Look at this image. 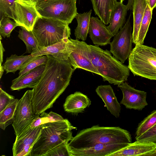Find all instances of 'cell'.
<instances>
[{
  "label": "cell",
  "mask_w": 156,
  "mask_h": 156,
  "mask_svg": "<svg viewBox=\"0 0 156 156\" xmlns=\"http://www.w3.org/2000/svg\"><path fill=\"white\" fill-rule=\"evenodd\" d=\"M47 55L48 60L41 78L32 89V108L37 116L52 107L69 85L76 69L69 59L62 60L50 55Z\"/></svg>",
  "instance_id": "obj_1"
},
{
  "label": "cell",
  "mask_w": 156,
  "mask_h": 156,
  "mask_svg": "<svg viewBox=\"0 0 156 156\" xmlns=\"http://www.w3.org/2000/svg\"><path fill=\"white\" fill-rule=\"evenodd\" d=\"M131 136L127 130L119 127L100 126L98 125L80 131L68 144L69 150L95 144H129Z\"/></svg>",
  "instance_id": "obj_2"
},
{
  "label": "cell",
  "mask_w": 156,
  "mask_h": 156,
  "mask_svg": "<svg viewBox=\"0 0 156 156\" xmlns=\"http://www.w3.org/2000/svg\"><path fill=\"white\" fill-rule=\"evenodd\" d=\"M89 46L90 58L103 81L119 85L127 80L130 70L128 66L112 56L110 51L97 45Z\"/></svg>",
  "instance_id": "obj_3"
},
{
  "label": "cell",
  "mask_w": 156,
  "mask_h": 156,
  "mask_svg": "<svg viewBox=\"0 0 156 156\" xmlns=\"http://www.w3.org/2000/svg\"><path fill=\"white\" fill-rule=\"evenodd\" d=\"M41 131L32 148L31 156H44L48 152L64 142H69L73 137V126L67 119L49 122L41 125Z\"/></svg>",
  "instance_id": "obj_4"
},
{
  "label": "cell",
  "mask_w": 156,
  "mask_h": 156,
  "mask_svg": "<svg viewBox=\"0 0 156 156\" xmlns=\"http://www.w3.org/2000/svg\"><path fill=\"white\" fill-rule=\"evenodd\" d=\"M69 25L51 18L41 16L39 17L32 31L37 41L40 49L70 37L71 29Z\"/></svg>",
  "instance_id": "obj_5"
},
{
  "label": "cell",
  "mask_w": 156,
  "mask_h": 156,
  "mask_svg": "<svg viewBox=\"0 0 156 156\" xmlns=\"http://www.w3.org/2000/svg\"><path fill=\"white\" fill-rule=\"evenodd\" d=\"M135 45L128 58L129 70L134 76L156 80V48Z\"/></svg>",
  "instance_id": "obj_6"
},
{
  "label": "cell",
  "mask_w": 156,
  "mask_h": 156,
  "mask_svg": "<svg viewBox=\"0 0 156 156\" xmlns=\"http://www.w3.org/2000/svg\"><path fill=\"white\" fill-rule=\"evenodd\" d=\"M77 0H47L36 6L41 16L56 19L69 24L78 14Z\"/></svg>",
  "instance_id": "obj_7"
},
{
  "label": "cell",
  "mask_w": 156,
  "mask_h": 156,
  "mask_svg": "<svg viewBox=\"0 0 156 156\" xmlns=\"http://www.w3.org/2000/svg\"><path fill=\"white\" fill-rule=\"evenodd\" d=\"M33 90L27 91L19 100L13 122L12 124L16 137L25 131L37 117L33 112L31 100Z\"/></svg>",
  "instance_id": "obj_8"
},
{
  "label": "cell",
  "mask_w": 156,
  "mask_h": 156,
  "mask_svg": "<svg viewBox=\"0 0 156 156\" xmlns=\"http://www.w3.org/2000/svg\"><path fill=\"white\" fill-rule=\"evenodd\" d=\"M131 15L123 27L110 42V51L117 59L124 63L132 51V34L130 22Z\"/></svg>",
  "instance_id": "obj_9"
},
{
  "label": "cell",
  "mask_w": 156,
  "mask_h": 156,
  "mask_svg": "<svg viewBox=\"0 0 156 156\" xmlns=\"http://www.w3.org/2000/svg\"><path fill=\"white\" fill-rule=\"evenodd\" d=\"M69 39L73 44V51L69 57L73 67L75 69H82L99 75L90 58L89 44L84 41Z\"/></svg>",
  "instance_id": "obj_10"
},
{
  "label": "cell",
  "mask_w": 156,
  "mask_h": 156,
  "mask_svg": "<svg viewBox=\"0 0 156 156\" xmlns=\"http://www.w3.org/2000/svg\"><path fill=\"white\" fill-rule=\"evenodd\" d=\"M41 131V125L32 128L29 126L21 135L16 137L12 147L13 155L31 156L32 148Z\"/></svg>",
  "instance_id": "obj_11"
},
{
  "label": "cell",
  "mask_w": 156,
  "mask_h": 156,
  "mask_svg": "<svg viewBox=\"0 0 156 156\" xmlns=\"http://www.w3.org/2000/svg\"><path fill=\"white\" fill-rule=\"evenodd\" d=\"M118 87L121 89L123 94L120 103L126 108L141 111L148 105L146 92L136 89L126 82Z\"/></svg>",
  "instance_id": "obj_12"
},
{
  "label": "cell",
  "mask_w": 156,
  "mask_h": 156,
  "mask_svg": "<svg viewBox=\"0 0 156 156\" xmlns=\"http://www.w3.org/2000/svg\"><path fill=\"white\" fill-rule=\"evenodd\" d=\"M15 20L14 21L20 27L32 31L37 19L41 16L36 6L29 5L19 1L15 2Z\"/></svg>",
  "instance_id": "obj_13"
},
{
  "label": "cell",
  "mask_w": 156,
  "mask_h": 156,
  "mask_svg": "<svg viewBox=\"0 0 156 156\" xmlns=\"http://www.w3.org/2000/svg\"><path fill=\"white\" fill-rule=\"evenodd\" d=\"M129 144H95L70 149L69 151L72 156H109Z\"/></svg>",
  "instance_id": "obj_14"
},
{
  "label": "cell",
  "mask_w": 156,
  "mask_h": 156,
  "mask_svg": "<svg viewBox=\"0 0 156 156\" xmlns=\"http://www.w3.org/2000/svg\"><path fill=\"white\" fill-rule=\"evenodd\" d=\"M88 34L93 43L98 46L110 44L113 37L100 19L93 16L90 19Z\"/></svg>",
  "instance_id": "obj_15"
},
{
  "label": "cell",
  "mask_w": 156,
  "mask_h": 156,
  "mask_svg": "<svg viewBox=\"0 0 156 156\" xmlns=\"http://www.w3.org/2000/svg\"><path fill=\"white\" fill-rule=\"evenodd\" d=\"M156 156V144L136 140L109 156Z\"/></svg>",
  "instance_id": "obj_16"
},
{
  "label": "cell",
  "mask_w": 156,
  "mask_h": 156,
  "mask_svg": "<svg viewBox=\"0 0 156 156\" xmlns=\"http://www.w3.org/2000/svg\"><path fill=\"white\" fill-rule=\"evenodd\" d=\"M73 45L69 39L65 38L58 43L41 48L31 55L33 56L50 55L58 59L67 60L73 51Z\"/></svg>",
  "instance_id": "obj_17"
},
{
  "label": "cell",
  "mask_w": 156,
  "mask_h": 156,
  "mask_svg": "<svg viewBox=\"0 0 156 156\" xmlns=\"http://www.w3.org/2000/svg\"><path fill=\"white\" fill-rule=\"evenodd\" d=\"M46 64L40 65L22 76L12 81L11 87L12 90H20L26 88H33L39 83L44 70Z\"/></svg>",
  "instance_id": "obj_18"
},
{
  "label": "cell",
  "mask_w": 156,
  "mask_h": 156,
  "mask_svg": "<svg viewBox=\"0 0 156 156\" xmlns=\"http://www.w3.org/2000/svg\"><path fill=\"white\" fill-rule=\"evenodd\" d=\"M95 91L104 103L108 110L116 118H118L121 112V105L110 85L98 86Z\"/></svg>",
  "instance_id": "obj_19"
},
{
  "label": "cell",
  "mask_w": 156,
  "mask_h": 156,
  "mask_svg": "<svg viewBox=\"0 0 156 156\" xmlns=\"http://www.w3.org/2000/svg\"><path fill=\"white\" fill-rule=\"evenodd\" d=\"M91 104L90 99L85 95L76 91L67 97L63 104L65 111L77 115L83 112Z\"/></svg>",
  "instance_id": "obj_20"
},
{
  "label": "cell",
  "mask_w": 156,
  "mask_h": 156,
  "mask_svg": "<svg viewBox=\"0 0 156 156\" xmlns=\"http://www.w3.org/2000/svg\"><path fill=\"white\" fill-rule=\"evenodd\" d=\"M126 5L118 2L111 15L109 25L107 27L114 37L124 26L128 10Z\"/></svg>",
  "instance_id": "obj_21"
},
{
  "label": "cell",
  "mask_w": 156,
  "mask_h": 156,
  "mask_svg": "<svg viewBox=\"0 0 156 156\" xmlns=\"http://www.w3.org/2000/svg\"><path fill=\"white\" fill-rule=\"evenodd\" d=\"M95 15L106 25L109 23L111 14L117 0H90Z\"/></svg>",
  "instance_id": "obj_22"
},
{
  "label": "cell",
  "mask_w": 156,
  "mask_h": 156,
  "mask_svg": "<svg viewBox=\"0 0 156 156\" xmlns=\"http://www.w3.org/2000/svg\"><path fill=\"white\" fill-rule=\"evenodd\" d=\"M148 4L147 0H133L132 5L133 18V42L136 44L139 32L145 10Z\"/></svg>",
  "instance_id": "obj_23"
},
{
  "label": "cell",
  "mask_w": 156,
  "mask_h": 156,
  "mask_svg": "<svg viewBox=\"0 0 156 156\" xmlns=\"http://www.w3.org/2000/svg\"><path fill=\"white\" fill-rule=\"evenodd\" d=\"M35 56L31 54L28 55L18 56L16 54L12 55L7 57L4 64L3 67L6 72L14 73L17 70L26 65Z\"/></svg>",
  "instance_id": "obj_24"
},
{
  "label": "cell",
  "mask_w": 156,
  "mask_h": 156,
  "mask_svg": "<svg viewBox=\"0 0 156 156\" xmlns=\"http://www.w3.org/2000/svg\"><path fill=\"white\" fill-rule=\"evenodd\" d=\"M92 10L83 13H78L75 17L77 26L75 30L74 35L76 39L85 41L88 32L90 19Z\"/></svg>",
  "instance_id": "obj_25"
},
{
  "label": "cell",
  "mask_w": 156,
  "mask_h": 156,
  "mask_svg": "<svg viewBox=\"0 0 156 156\" xmlns=\"http://www.w3.org/2000/svg\"><path fill=\"white\" fill-rule=\"evenodd\" d=\"M20 27L21 30L19 32L18 37L26 45V52L31 54L37 51L40 48L32 31L28 30L23 27Z\"/></svg>",
  "instance_id": "obj_26"
},
{
  "label": "cell",
  "mask_w": 156,
  "mask_h": 156,
  "mask_svg": "<svg viewBox=\"0 0 156 156\" xmlns=\"http://www.w3.org/2000/svg\"><path fill=\"white\" fill-rule=\"evenodd\" d=\"M19 100L15 99L4 110L0 112V127L5 130L9 125L12 124Z\"/></svg>",
  "instance_id": "obj_27"
},
{
  "label": "cell",
  "mask_w": 156,
  "mask_h": 156,
  "mask_svg": "<svg viewBox=\"0 0 156 156\" xmlns=\"http://www.w3.org/2000/svg\"><path fill=\"white\" fill-rule=\"evenodd\" d=\"M152 10L147 5L142 20L136 44H143L152 19Z\"/></svg>",
  "instance_id": "obj_28"
},
{
  "label": "cell",
  "mask_w": 156,
  "mask_h": 156,
  "mask_svg": "<svg viewBox=\"0 0 156 156\" xmlns=\"http://www.w3.org/2000/svg\"><path fill=\"white\" fill-rule=\"evenodd\" d=\"M17 0H0V20L5 17L15 20V2Z\"/></svg>",
  "instance_id": "obj_29"
},
{
  "label": "cell",
  "mask_w": 156,
  "mask_h": 156,
  "mask_svg": "<svg viewBox=\"0 0 156 156\" xmlns=\"http://www.w3.org/2000/svg\"><path fill=\"white\" fill-rule=\"evenodd\" d=\"M156 124V110L151 112L138 124L135 138L139 137Z\"/></svg>",
  "instance_id": "obj_30"
},
{
  "label": "cell",
  "mask_w": 156,
  "mask_h": 156,
  "mask_svg": "<svg viewBox=\"0 0 156 156\" xmlns=\"http://www.w3.org/2000/svg\"><path fill=\"white\" fill-rule=\"evenodd\" d=\"M47 55L35 56L26 65L21 68L19 70L18 77H20L32 69L41 65L46 64L47 62Z\"/></svg>",
  "instance_id": "obj_31"
},
{
  "label": "cell",
  "mask_w": 156,
  "mask_h": 156,
  "mask_svg": "<svg viewBox=\"0 0 156 156\" xmlns=\"http://www.w3.org/2000/svg\"><path fill=\"white\" fill-rule=\"evenodd\" d=\"M19 25L5 17L0 20V34L4 38L9 37L12 30Z\"/></svg>",
  "instance_id": "obj_32"
},
{
  "label": "cell",
  "mask_w": 156,
  "mask_h": 156,
  "mask_svg": "<svg viewBox=\"0 0 156 156\" xmlns=\"http://www.w3.org/2000/svg\"><path fill=\"white\" fill-rule=\"evenodd\" d=\"M69 142H64L55 147L44 156H72L69 149Z\"/></svg>",
  "instance_id": "obj_33"
},
{
  "label": "cell",
  "mask_w": 156,
  "mask_h": 156,
  "mask_svg": "<svg viewBox=\"0 0 156 156\" xmlns=\"http://www.w3.org/2000/svg\"><path fill=\"white\" fill-rule=\"evenodd\" d=\"M135 139L139 141L150 142L156 144V124Z\"/></svg>",
  "instance_id": "obj_34"
},
{
  "label": "cell",
  "mask_w": 156,
  "mask_h": 156,
  "mask_svg": "<svg viewBox=\"0 0 156 156\" xmlns=\"http://www.w3.org/2000/svg\"><path fill=\"white\" fill-rule=\"evenodd\" d=\"M15 97L0 88V112L15 100Z\"/></svg>",
  "instance_id": "obj_35"
},
{
  "label": "cell",
  "mask_w": 156,
  "mask_h": 156,
  "mask_svg": "<svg viewBox=\"0 0 156 156\" xmlns=\"http://www.w3.org/2000/svg\"><path fill=\"white\" fill-rule=\"evenodd\" d=\"M40 116L45 117L49 122L60 121L64 119L60 115L52 111L48 113L44 112Z\"/></svg>",
  "instance_id": "obj_36"
},
{
  "label": "cell",
  "mask_w": 156,
  "mask_h": 156,
  "mask_svg": "<svg viewBox=\"0 0 156 156\" xmlns=\"http://www.w3.org/2000/svg\"><path fill=\"white\" fill-rule=\"evenodd\" d=\"M19 1L25 4L36 6L38 3V0H18Z\"/></svg>",
  "instance_id": "obj_37"
},
{
  "label": "cell",
  "mask_w": 156,
  "mask_h": 156,
  "mask_svg": "<svg viewBox=\"0 0 156 156\" xmlns=\"http://www.w3.org/2000/svg\"><path fill=\"white\" fill-rule=\"evenodd\" d=\"M148 5L151 9L152 11L156 6V0H149Z\"/></svg>",
  "instance_id": "obj_38"
},
{
  "label": "cell",
  "mask_w": 156,
  "mask_h": 156,
  "mask_svg": "<svg viewBox=\"0 0 156 156\" xmlns=\"http://www.w3.org/2000/svg\"><path fill=\"white\" fill-rule=\"evenodd\" d=\"M0 65H2V63L3 62V52L5 51V50L3 47L1 41H0Z\"/></svg>",
  "instance_id": "obj_39"
},
{
  "label": "cell",
  "mask_w": 156,
  "mask_h": 156,
  "mask_svg": "<svg viewBox=\"0 0 156 156\" xmlns=\"http://www.w3.org/2000/svg\"><path fill=\"white\" fill-rule=\"evenodd\" d=\"M133 0H128V3L126 5L128 10H132V5Z\"/></svg>",
  "instance_id": "obj_40"
},
{
  "label": "cell",
  "mask_w": 156,
  "mask_h": 156,
  "mask_svg": "<svg viewBox=\"0 0 156 156\" xmlns=\"http://www.w3.org/2000/svg\"><path fill=\"white\" fill-rule=\"evenodd\" d=\"M0 78H1V77L2 75V74L3 73L4 71V68L3 67V66H2V65H0Z\"/></svg>",
  "instance_id": "obj_41"
},
{
  "label": "cell",
  "mask_w": 156,
  "mask_h": 156,
  "mask_svg": "<svg viewBox=\"0 0 156 156\" xmlns=\"http://www.w3.org/2000/svg\"><path fill=\"white\" fill-rule=\"evenodd\" d=\"M39 0V2H38V3H41L43 2H44V1H46L47 0Z\"/></svg>",
  "instance_id": "obj_42"
},
{
  "label": "cell",
  "mask_w": 156,
  "mask_h": 156,
  "mask_svg": "<svg viewBox=\"0 0 156 156\" xmlns=\"http://www.w3.org/2000/svg\"><path fill=\"white\" fill-rule=\"evenodd\" d=\"M120 2H123L124 0H119Z\"/></svg>",
  "instance_id": "obj_43"
},
{
  "label": "cell",
  "mask_w": 156,
  "mask_h": 156,
  "mask_svg": "<svg viewBox=\"0 0 156 156\" xmlns=\"http://www.w3.org/2000/svg\"><path fill=\"white\" fill-rule=\"evenodd\" d=\"M147 3H148V2H149V0H147Z\"/></svg>",
  "instance_id": "obj_44"
}]
</instances>
